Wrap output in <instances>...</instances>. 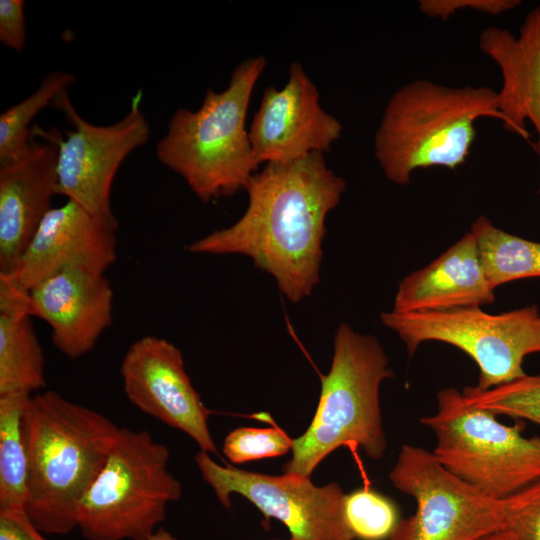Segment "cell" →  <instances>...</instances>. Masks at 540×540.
Returning a JSON list of instances; mask_svg holds the SVG:
<instances>
[{
  "label": "cell",
  "mask_w": 540,
  "mask_h": 540,
  "mask_svg": "<svg viewBox=\"0 0 540 540\" xmlns=\"http://www.w3.org/2000/svg\"><path fill=\"white\" fill-rule=\"evenodd\" d=\"M462 394L473 406L496 416L527 420L540 426V374H525L484 391L467 386Z\"/></svg>",
  "instance_id": "23"
},
{
  "label": "cell",
  "mask_w": 540,
  "mask_h": 540,
  "mask_svg": "<svg viewBox=\"0 0 540 540\" xmlns=\"http://www.w3.org/2000/svg\"><path fill=\"white\" fill-rule=\"evenodd\" d=\"M120 373L124 393L136 408L184 432L201 451L217 453L208 428L212 411L192 385L182 352L173 343L141 337L126 351Z\"/></svg>",
  "instance_id": "12"
},
{
  "label": "cell",
  "mask_w": 540,
  "mask_h": 540,
  "mask_svg": "<svg viewBox=\"0 0 540 540\" xmlns=\"http://www.w3.org/2000/svg\"><path fill=\"white\" fill-rule=\"evenodd\" d=\"M27 305L31 316L49 325L55 347L77 359L93 350L111 325L113 289L104 273L72 268L31 288Z\"/></svg>",
  "instance_id": "15"
},
{
  "label": "cell",
  "mask_w": 540,
  "mask_h": 540,
  "mask_svg": "<svg viewBox=\"0 0 540 540\" xmlns=\"http://www.w3.org/2000/svg\"><path fill=\"white\" fill-rule=\"evenodd\" d=\"M381 321L402 340L409 357L436 341L466 353L479 369L478 390L523 377L524 358L540 353V310L536 305L491 314L481 307L413 313L383 312Z\"/></svg>",
  "instance_id": "8"
},
{
  "label": "cell",
  "mask_w": 540,
  "mask_h": 540,
  "mask_svg": "<svg viewBox=\"0 0 540 540\" xmlns=\"http://www.w3.org/2000/svg\"><path fill=\"white\" fill-rule=\"evenodd\" d=\"M24 7L23 0H0V41L16 52L26 46Z\"/></svg>",
  "instance_id": "28"
},
{
  "label": "cell",
  "mask_w": 540,
  "mask_h": 540,
  "mask_svg": "<svg viewBox=\"0 0 540 540\" xmlns=\"http://www.w3.org/2000/svg\"><path fill=\"white\" fill-rule=\"evenodd\" d=\"M32 395H0V508L25 507L29 456L25 411Z\"/></svg>",
  "instance_id": "20"
},
{
  "label": "cell",
  "mask_w": 540,
  "mask_h": 540,
  "mask_svg": "<svg viewBox=\"0 0 540 540\" xmlns=\"http://www.w3.org/2000/svg\"><path fill=\"white\" fill-rule=\"evenodd\" d=\"M195 462L225 508H230V496L237 493L265 518L281 521L293 540L355 539L345 519V494L335 482L318 487L310 477L289 473L272 476L222 466L201 450Z\"/></svg>",
  "instance_id": "11"
},
{
  "label": "cell",
  "mask_w": 540,
  "mask_h": 540,
  "mask_svg": "<svg viewBox=\"0 0 540 540\" xmlns=\"http://www.w3.org/2000/svg\"><path fill=\"white\" fill-rule=\"evenodd\" d=\"M479 48L499 68L502 78L499 110L505 128L529 140V121L536 130L540 158V4L525 17L519 35L498 26L486 27Z\"/></svg>",
  "instance_id": "17"
},
{
  "label": "cell",
  "mask_w": 540,
  "mask_h": 540,
  "mask_svg": "<svg viewBox=\"0 0 540 540\" xmlns=\"http://www.w3.org/2000/svg\"><path fill=\"white\" fill-rule=\"evenodd\" d=\"M266 63L262 55L243 60L224 90L208 88L195 111L177 109L156 145L159 162L182 177L203 202L245 189L257 172L245 124Z\"/></svg>",
  "instance_id": "4"
},
{
  "label": "cell",
  "mask_w": 540,
  "mask_h": 540,
  "mask_svg": "<svg viewBox=\"0 0 540 540\" xmlns=\"http://www.w3.org/2000/svg\"><path fill=\"white\" fill-rule=\"evenodd\" d=\"M344 514L354 538L360 540H386L400 520L395 503L369 488L345 494Z\"/></svg>",
  "instance_id": "24"
},
{
  "label": "cell",
  "mask_w": 540,
  "mask_h": 540,
  "mask_svg": "<svg viewBox=\"0 0 540 540\" xmlns=\"http://www.w3.org/2000/svg\"><path fill=\"white\" fill-rule=\"evenodd\" d=\"M117 229L67 200L46 214L16 265L0 277L29 291L67 269L104 273L117 258Z\"/></svg>",
  "instance_id": "14"
},
{
  "label": "cell",
  "mask_w": 540,
  "mask_h": 540,
  "mask_svg": "<svg viewBox=\"0 0 540 540\" xmlns=\"http://www.w3.org/2000/svg\"><path fill=\"white\" fill-rule=\"evenodd\" d=\"M346 189L342 177L313 153L288 163H268L245 190L248 206L231 226L188 245L195 254H242L271 274L291 302L319 282L328 213Z\"/></svg>",
  "instance_id": "1"
},
{
  "label": "cell",
  "mask_w": 540,
  "mask_h": 540,
  "mask_svg": "<svg viewBox=\"0 0 540 540\" xmlns=\"http://www.w3.org/2000/svg\"><path fill=\"white\" fill-rule=\"evenodd\" d=\"M55 142L35 143L19 161L0 167V275L21 257L57 193Z\"/></svg>",
  "instance_id": "16"
},
{
  "label": "cell",
  "mask_w": 540,
  "mask_h": 540,
  "mask_svg": "<svg viewBox=\"0 0 540 540\" xmlns=\"http://www.w3.org/2000/svg\"><path fill=\"white\" fill-rule=\"evenodd\" d=\"M437 410L420 422L436 437L432 451L450 473L487 497L504 500L540 480V436L505 425L455 388L437 392Z\"/></svg>",
  "instance_id": "7"
},
{
  "label": "cell",
  "mask_w": 540,
  "mask_h": 540,
  "mask_svg": "<svg viewBox=\"0 0 540 540\" xmlns=\"http://www.w3.org/2000/svg\"><path fill=\"white\" fill-rule=\"evenodd\" d=\"M482 117L506 120L489 87H447L409 82L389 98L374 137V154L386 178L407 185L414 170L463 165Z\"/></svg>",
  "instance_id": "3"
},
{
  "label": "cell",
  "mask_w": 540,
  "mask_h": 540,
  "mask_svg": "<svg viewBox=\"0 0 540 540\" xmlns=\"http://www.w3.org/2000/svg\"><path fill=\"white\" fill-rule=\"evenodd\" d=\"M293 440L278 428L241 427L231 431L223 453L232 463L278 457L292 449Z\"/></svg>",
  "instance_id": "25"
},
{
  "label": "cell",
  "mask_w": 540,
  "mask_h": 540,
  "mask_svg": "<svg viewBox=\"0 0 540 540\" xmlns=\"http://www.w3.org/2000/svg\"><path fill=\"white\" fill-rule=\"evenodd\" d=\"M377 338L341 323L334 336L329 372L321 378V395L308 429L293 439L292 458L284 473L310 477L319 463L337 448L352 444L372 459L384 455L379 390L393 377Z\"/></svg>",
  "instance_id": "5"
},
{
  "label": "cell",
  "mask_w": 540,
  "mask_h": 540,
  "mask_svg": "<svg viewBox=\"0 0 540 540\" xmlns=\"http://www.w3.org/2000/svg\"><path fill=\"white\" fill-rule=\"evenodd\" d=\"M42 533L25 507L0 508V540H47Z\"/></svg>",
  "instance_id": "29"
},
{
  "label": "cell",
  "mask_w": 540,
  "mask_h": 540,
  "mask_svg": "<svg viewBox=\"0 0 540 540\" xmlns=\"http://www.w3.org/2000/svg\"><path fill=\"white\" fill-rule=\"evenodd\" d=\"M520 4L519 0H420L418 7L424 15L445 21L464 9L499 15L513 10Z\"/></svg>",
  "instance_id": "27"
},
{
  "label": "cell",
  "mask_w": 540,
  "mask_h": 540,
  "mask_svg": "<svg viewBox=\"0 0 540 540\" xmlns=\"http://www.w3.org/2000/svg\"><path fill=\"white\" fill-rule=\"evenodd\" d=\"M27 515L43 533L77 528L79 504L103 468L120 427L56 391L31 396L25 411Z\"/></svg>",
  "instance_id": "2"
},
{
  "label": "cell",
  "mask_w": 540,
  "mask_h": 540,
  "mask_svg": "<svg viewBox=\"0 0 540 540\" xmlns=\"http://www.w3.org/2000/svg\"><path fill=\"white\" fill-rule=\"evenodd\" d=\"M477 239L479 254L491 286L540 277V243L510 234L479 216L470 229Z\"/></svg>",
  "instance_id": "21"
},
{
  "label": "cell",
  "mask_w": 540,
  "mask_h": 540,
  "mask_svg": "<svg viewBox=\"0 0 540 540\" xmlns=\"http://www.w3.org/2000/svg\"><path fill=\"white\" fill-rule=\"evenodd\" d=\"M75 80L70 72H50L33 93L0 114V167L19 161L30 151L33 141L29 127L33 119L52 106Z\"/></svg>",
  "instance_id": "22"
},
{
  "label": "cell",
  "mask_w": 540,
  "mask_h": 540,
  "mask_svg": "<svg viewBox=\"0 0 540 540\" xmlns=\"http://www.w3.org/2000/svg\"><path fill=\"white\" fill-rule=\"evenodd\" d=\"M142 92L130 103L129 111L116 123L95 125L82 118L71 103L68 91L52 104L63 112L71 129L56 143L57 193L67 197L94 217L118 226L111 208V187L123 161L146 144L150 124L141 108Z\"/></svg>",
  "instance_id": "10"
},
{
  "label": "cell",
  "mask_w": 540,
  "mask_h": 540,
  "mask_svg": "<svg viewBox=\"0 0 540 540\" xmlns=\"http://www.w3.org/2000/svg\"><path fill=\"white\" fill-rule=\"evenodd\" d=\"M27 293L0 277V395L45 387V359L28 311Z\"/></svg>",
  "instance_id": "19"
},
{
  "label": "cell",
  "mask_w": 540,
  "mask_h": 540,
  "mask_svg": "<svg viewBox=\"0 0 540 540\" xmlns=\"http://www.w3.org/2000/svg\"><path fill=\"white\" fill-rule=\"evenodd\" d=\"M169 450L147 430L120 427L108 458L83 496L77 528L87 540H149L167 505L180 498Z\"/></svg>",
  "instance_id": "6"
},
{
  "label": "cell",
  "mask_w": 540,
  "mask_h": 540,
  "mask_svg": "<svg viewBox=\"0 0 540 540\" xmlns=\"http://www.w3.org/2000/svg\"><path fill=\"white\" fill-rule=\"evenodd\" d=\"M495 301L477 239L470 230L425 267L404 277L392 311L413 313L481 307Z\"/></svg>",
  "instance_id": "18"
},
{
  "label": "cell",
  "mask_w": 540,
  "mask_h": 540,
  "mask_svg": "<svg viewBox=\"0 0 540 540\" xmlns=\"http://www.w3.org/2000/svg\"><path fill=\"white\" fill-rule=\"evenodd\" d=\"M476 540H516L510 531L502 529L488 533Z\"/></svg>",
  "instance_id": "30"
},
{
  "label": "cell",
  "mask_w": 540,
  "mask_h": 540,
  "mask_svg": "<svg viewBox=\"0 0 540 540\" xmlns=\"http://www.w3.org/2000/svg\"><path fill=\"white\" fill-rule=\"evenodd\" d=\"M503 512L516 540H540V480L504 499Z\"/></svg>",
  "instance_id": "26"
},
{
  "label": "cell",
  "mask_w": 540,
  "mask_h": 540,
  "mask_svg": "<svg viewBox=\"0 0 540 540\" xmlns=\"http://www.w3.org/2000/svg\"><path fill=\"white\" fill-rule=\"evenodd\" d=\"M149 540H179L168 530L160 527L156 532L150 537Z\"/></svg>",
  "instance_id": "31"
},
{
  "label": "cell",
  "mask_w": 540,
  "mask_h": 540,
  "mask_svg": "<svg viewBox=\"0 0 540 540\" xmlns=\"http://www.w3.org/2000/svg\"><path fill=\"white\" fill-rule=\"evenodd\" d=\"M389 479L415 500L416 510L388 540H476L505 529L503 500L457 478L425 448L403 445Z\"/></svg>",
  "instance_id": "9"
},
{
  "label": "cell",
  "mask_w": 540,
  "mask_h": 540,
  "mask_svg": "<svg viewBox=\"0 0 540 540\" xmlns=\"http://www.w3.org/2000/svg\"><path fill=\"white\" fill-rule=\"evenodd\" d=\"M289 540H293V539L290 538Z\"/></svg>",
  "instance_id": "32"
},
{
  "label": "cell",
  "mask_w": 540,
  "mask_h": 540,
  "mask_svg": "<svg viewBox=\"0 0 540 540\" xmlns=\"http://www.w3.org/2000/svg\"><path fill=\"white\" fill-rule=\"evenodd\" d=\"M342 130L341 122L322 108L319 91L302 64L293 61L281 89H264L248 131L260 165L324 154L340 138Z\"/></svg>",
  "instance_id": "13"
}]
</instances>
